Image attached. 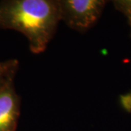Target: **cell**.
I'll use <instances>...</instances> for the list:
<instances>
[{
  "mask_svg": "<svg viewBox=\"0 0 131 131\" xmlns=\"http://www.w3.org/2000/svg\"><path fill=\"white\" fill-rule=\"evenodd\" d=\"M18 69V61L17 60L0 62V88L7 82L12 81Z\"/></svg>",
  "mask_w": 131,
  "mask_h": 131,
  "instance_id": "277c9868",
  "label": "cell"
},
{
  "mask_svg": "<svg viewBox=\"0 0 131 131\" xmlns=\"http://www.w3.org/2000/svg\"><path fill=\"white\" fill-rule=\"evenodd\" d=\"M61 20L79 32L93 26L106 4L103 0H59Z\"/></svg>",
  "mask_w": 131,
  "mask_h": 131,
  "instance_id": "7a4b0ae2",
  "label": "cell"
},
{
  "mask_svg": "<svg viewBox=\"0 0 131 131\" xmlns=\"http://www.w3.org/2000/svg\"><path fill=\"white\" fill-rule=\"evenodd\" d=\"M114 2L115 7L126 16L131 28V0H119Z\"/></svg>",
  "mask_w": 131,
  "mask_h": 131,
  "instance_id": "5b68a950",
  "label": "cell"
},
{
  "mask_svg": "<svg viewBox=\"0 0 131 131\" xmlns=\"http://www.w3.org/2000/svg\"><path fill=\"white\" fill-rule=\"evenodd\" d=\"M61 20L59 0L0 2V28L23 34L35 54L46 50Z\"/></svg>",
  "mask_w": 131,
  "mask_h": 131,
  "instance_id": "6da1fadb",
  "label": "cell"
},
{
  "mask_svg": "<svg viewBox=\"0 0 131 131\" xmlns=\"http://www.w3.org/2000/svg\"><path fill=\"white\" fill-rule=\"evenodd\" d=\"M20 101L13 80L0 88V131H16Z\"/></svg>",
  "mask_w": 131,
  "mask_h": 131,
  "instance_id": "3957f363",
  "label": "cell"
},
{
  "mask_svg": "<svg viewBox=\"0 0 131 131\" xmlns=\"http://www.w3.org/2000/svg\"><path fill=\"white\" fill-rule=\"evenodd\" d=\"M120 103L127 112H131V92L120 97Z\"/></svg>",
  "mask_w": 131,
  "mask_h": 131,
  "instance_id": "8992f818",
  "label": "cell"
}]
</instances>
